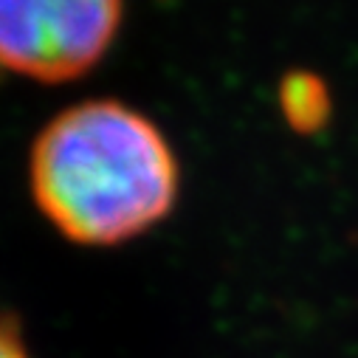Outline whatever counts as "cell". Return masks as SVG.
Returning <instances> with one entry per match:
<instances>
[{
  "label": "cell",
  "instance_id": "6da1fadb",
  "mask_svg": "<svg viewBox=\"0 0 358 358\" xmlns=\"http://www.w3.org/2000/svg\"><path fill=\"white\" fill-rule=\"evenodd\" d=\"M29 184L59 234L79 245H116L169 215L181 178L166 136L144 113L91 99L40 130Z\"/></svg>",
  "mask_w": 358,
  "mask_h": 358
},
{
  "label": "cell",
  "instance_id": "7a4b0ae2",
  "mask_svg": "<svg viewBox=\"0 0 358 358\" xmlns=\"http://www.w3.org/2000/svg\"><path fill=\"white\" fill-rule=\"evenodd\" d=\"M124 0H0V68L71 82L113 45Z\"/></svg>",
  "mask_w": 358,
  "mask_h": 358
},
{
  "label": "cell",
  "instance_id": "3957f363",
  "mask_svg": "<svg viewBox=\"0 0 358 358\" xmlns=\"http://www.w3.org/2000/svg\"><path fill=\"white\" fill-rule=\"evenodd\" d=\"M0 358H31L20 324L9 313H0Z\"/></svg>",
  "mask_w": 358,
  "mask_h": 358
}]
</instances>
